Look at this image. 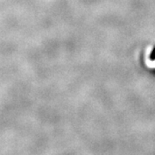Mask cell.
Masks as SVG:
<instances>
[{
  "instance_id": "1",
  "label": "cell",
  "mask_w": 155,
  "mask_h": 155,
  "mask_svg": "<svg viewBox=\"0 0 155 155\" xmlns=\"http://www.w3.org/2000/svg\"><path fill=\"white\" fill-rule=\"evenodd\" d=\"M149 58L151 61H155V48L153 49V51L151 52Z\"/></svg>"
}]
</instances>
